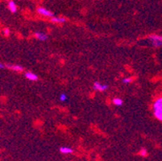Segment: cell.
<instances>
[{
  "label": "cell",
  "instance_id": "cell-1",
  "mask_svg": "<svg viewBox=\"0 0 162 161\" xmlns=\"http://www.w3.org/2000/svg\"><path fill=\"white\" fill-rule=\"evenodd\" d=\"M153 111H154V115L156 117L162 121V98H158L153 103Z\"/></svg>",
  "mask_w": 162,
  "mask_h": 161
},
{
  "label": "cell",
  "instance_id": "cell-2",
  "mask_svg": "<svg viewBox=\"0 0 162 161\" xmlns=\"http://www.w3.org/2000/svg\"><path fill=\"white\" fill-rule=\"evenodd\" d=\"M148 40L153 46L159 48L162 46V36L159 35H151L148 37Z\"/></svg>",
  "mask_w": 162,
  "mask_h": 161
},
{
  "label": "cell",
  "instance_id": "cell-3",
  "mask_svg": "<svg viewBox=\"0 0 162 161\" xmlns=\"http://www.w3.org/2000/svg\"><path fill=\"white\" fill-rule=\"evenodd\" d=\"M36 12L38 14H40L42 16H45V17H49L51 19L52 17H53L54 15L53 12H51L49 9L44 8V7H38L36 10Z\"/></svg>",
  "mask_w": 162,
  "mask_h": 161
},
{
  "label": "cell",
  "instance_id": "cell-4",
  "mask_svg": "<svg viewBox=\"0 0 162 161\" xmlns=\"http://www.w3.org/2000/svg\"><path fill=\"white\" fill-rule=\"evenodd\" d=\"M93 86H94L95 90L100 91V92H104L108 89V85H106V84H102V83L98 82V81H95Z\"/></svg>",
  "mask_w": 162,
  "mask_h": 161
},
{
  "label": "cell",
  "instance_id": "cell-5",
  "mask_svg": "<svg viewBox=\"0 0 162 161\" xmlns=\"http://www.w3.org/2000/svg\"><path fill=\"white\" fill-rule=\"evenodd\" d=\"M35 37L40 41H45V40L48 39V36L45 33H44V32H35Z\"/></svg>",
  "mask_w": 162,
  "mask_h": 161
},
{
  "label": "cell",
  "instance_id": "cell-6",
  "mask_svg": "<svg viewBox=\"0 0 162 161\" xmlns=\"http://www.w3.org/2000/svg\"><path fill=\"white\" fill-rule=\"evenodd\" d=\"M6 67L16 72H22L23 70V67L19 64H6Z\"/></svg>",
  "mask_w": 162,
  "mask_h": 161
},
{
  "label": "cell",
  "instance_id": "cell-7",
  "mask_svg": "<svg viewBox=\"0 0 162 161\" xmlns=\"http://www.w3.org/2000/svg\"><path fill=\"white\" fill-rule=\"evenodd\" d=\"M24 76L28 80H33V81H35V80H38V76L36 74H35L34 73H32V72H27L24 74Z\"/></svg>",
  "mask_w": 162,
  "mask_h": 161
},
{
  "label": "cell",
  "instance_id": "cell-8",
  "mask_svg": "<svg viewBox=\"0 0 162 161\" xmlns=\"http://www.w3.org/2000/svg\"><path fill=\"white\" fill-rule=\"evenodd\" d=\"M52 23H65L66 22V19L64 17H57V16H53L51 18Z\"/></svg>",
  "mask_w": 162,
  "mask_h": 161
},
{
  "label": "cell",
  "instance_id": "cell-9",
  "mask_svg": "<svg viewBox=\"0 0 162 161\" xmlns=\"http://www.w3.org/2000/svg\"><path fill=\"white\" fill-rule=\"evenodd\" d=\"M8 8H9L10 12H12V13H16L17 11V7L16 3H15L14 1H8Z\"/></svg>",
  "mask_w": 162,
  "mask_h": 161
},
{
  "label": "cell",
  "instance_id": "cell-10",
  "mask_svg": "<svg viewBox=\"0 0 162 161\" xmlns=\"http://www.w3.org/2000/svg\"><path fill=\"white\" fill-rule=\"evenodd\" d=\"M60 152L62 153V154H71L74 152V150L70 147H61L60 148Z\"/></svg>",
  "mask_w": 162,
  "mask_h": 161
},
{
  "label": "cell",
  "instance_id": "cell-11",
  "mask_svg": "<svg viewBox=\"0 0 162 161\" xmlns=\"http://www.w3.org/2000/svg\"><path fill=\"white\" fill-rule=\"evenodd\" d=\"M113 103L115 105V106H120L123 105V100L121 98H115L113 99Z\"/></svg>",
  "mask_w": 162,
  "mask_h": 161
},
{
  "label": "cell",
  "instance_id": "cell-12",
  "mask_svg": "<svg viewBox=\"0 0 162 161\" xmlns=\"http://www.w3.org/2000/svg\"><path fill=\"white\" fill-rule=\"evenodd\" d=\"M67 98H68L67 95L65 94V93H61L60 94V96H59V99H60V101H65L67 100Z\"/></svg>",
  "mask_w": 162,
  "mask_h": 161
},
{
  "label": "cell",
  "instance_id": "cell-13",
  "mask_svg": "<svg viewBox=\"0 0 162 161\" xmlns=\"http://www.w3.org/2000/svg\"><path fill=\"white\" fill-rule=\"evenodd\" d=\"M140 155L143 157H145L148 156V152H147V150L143 148V149L140 150Z\"/></svg>",
  "mask_w": 162,
  "mask_h": 161
},
{
  "label": "cell",
  "instance_id": "cell-14",
  "mask_svg": "<svg viewBox=\"0 0 162 161\" xmlns=\"http://www.w3.org/2000/svg\"><path fill=\"white\" fill-rule=\"evenodd\" d=\"M3 34H4V36H9L10 34H11L9 28H4V29H3Z\"/></svg>",
  "mask_w": 162,
  "mask_h": 161
},
{
  "label": "cell",
  "instance_id": "cell-15",
  "mask_svg": "<svg viewBox=\"0 0 162 161\" xmlns=\"http://www.w3.org/2000/svg\"><path fill=\"white\" fill-rule=\"evenodd\" d=\"M132 78H131V77H127V78L123 79V83H124V84H128V83L132 82Z\"/></svg>",
  "mask_w": 162,
  "mask_h": 161
},
{
  "label": "cell",
  "instance_id": "cell-16",
  "mask_svg": "<svg viewBox=\"0 0 162 161\" xmlns=\"http://www.w3.org/2000/svg\"><path fill=\"white\" fill-rule=\"evenodd\" d=\"M6 66V65H4V64H2V63H1V64H0V69H4V67Z\"/></svg>",
  "mask_w": 162,
  "mask_h": 161
}]
</instances>
